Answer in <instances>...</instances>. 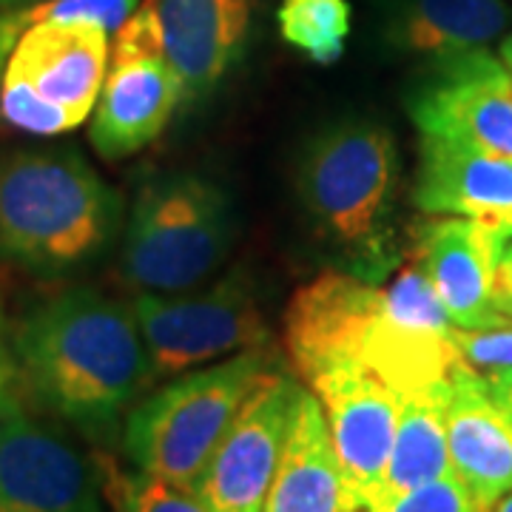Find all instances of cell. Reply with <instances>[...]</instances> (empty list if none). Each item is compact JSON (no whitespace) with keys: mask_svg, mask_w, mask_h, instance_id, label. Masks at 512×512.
I'll return each instance as SVG.
<instances>
[{"mask_svg":"<svg viewBox=\"0 0 512 512\" xmlns=\"http://www.w3.org/2000/svg\"><path fill=\"white\" fill-rule=\"evenodd\" d=\"M23 390L94 444L123 433L134 399L154 379L137 316L94 288H63L12 328Z\"/></svg>","mask_w":512,"mask_h":512,"instance_id":"1","label":"cell"},{"mask_svg":"<svg viewBox=\"0 0 512 512\" xmlns=\"http://www.w3.org/2000/svg\"><path fill=\"white\" fill-rule=\"evenodd\" d=\"M123 202L72 146L0 151V262L43 279L83 274L109 254Z\"/></svg>","mask_w":512,"mask_h":512,"instance_id":"2","label":"cell"},{"mask_svg":"<svg viewBox=\"0 0 512 512\" xmlns=\"http://www.w3.org/2000/svg\"><path fill=\"white\" fill-rule=\"evenodd\" d=\"M399 148L373 120H339L302 151L296 191L316 234L348 262L350 274L384 282L396 262L393 211Z\"/></svg>","mask_w":512,"mask_h":512,"instance_id":"3","label":"cell"},{"mask_svg":"<svg viewBox=\"0 0 512 512\" xmlns=\"http://www.w3.org/2000/svg\"><path fill=\"white\" fill-rule=\"evenodd\" d=\"M274 367L265 348L245 350L188 370L134 404L120 433L131 467L194 493L239 410Z\"/></svg>","mask_w":512,"mask_h":512,"instance_id":"4","label":"cell"},{"mask_svg":"<svg viewBox=\"0 0 512 512\" xmlns=\"http://www.w3.org/2000/svg\"><path fill=\"white\" fill-rule=\"evenodd\" d=\"M234 242L228 194L202 174L157 177L137 194L123 276L143 293H185L222 265Z\"/></svg>","mask_w":512,"mask_h":512,"instance_id":"5","label":"cell"},{"mask_svg":"<svg viewBox=\"0 0 512 512\" xmlns=\"http://www.w3.org/2000/svg\"><path fill=\"white\" fill-rule=\"evenodd\" d=\"M111 32L94 20H40L18 37L0 77V123L57 137L83 126L103 92Z\"/></svg>","mask_w":512,"mask_h":512,"instance_id":"6","label":"cell"},{"mask_svg":"<svg viewBox=\"0 0 512 512\" xmlns=\"http://www.w3.org/2000/svg\"><path fill=\"white\" fill-rule=\"evenodd\" d=\"M134 316L157 379L265 348L271 339L254 288L242 274L200 293H140Z\"/></svg>","mask_w":512,"mask_h":512,"instance_id":"7","label":"cell"},{"mask_svg":"<svg viewBox=\"0 0 512 512\" xmlns=\"http://www.w3.org/2000/svg\"><path fill=\"white\" fill-rule=\"evenodd\" d=\"M185 103L183 80L165 60L157 26L140 3L111 43L89 140L103 160H123L154 143Z\"/></svg>","mask_w":512,"mask_h":512,"instance_id":"8","label":"cell"},{"mask_svg":"<svg viewBox=\"0 0 512 512\" xmlns=\"http://www.w3.org/2000/svg\"><path fill=\"white\" fill-rule=\"evenodd\" d=\"M407 111L421 137L512 163V77L490 49L427 63Z\"/></svg>","mask_w":512,"mask_h":512,"instance_id":"9","label":"cell"},{"mask_svg":"<svg viewBox=\"0 0 512 512\" xmlns=\"http://www.w3.org/2000/svg\"><path fill=\"white\" fill-rule=\"evenodd\" d=\"M305 387L274 367L239 410L194 493L208 512H262L299 416Z\"/></svg>","mask_w":512,"mask_h":512,"instance_id":"10","label":"cell"},{"mask_svg":"<svg viewBox=\"0 0 512 512\" xmlns=\"http://www.w3.org/2000/svg\"><path fill=\"white\" fill-rule=\"evenodd\" d=\"M382 293V311L367 330L359 365L402 399L450 382L458 365L456 325L424 271L419 265L402 268Z\"/></svg>","mask_w":512,"mask_h":512,"instance_id":"11","label":"cell"},{"mask_svg":"<svg viewBox=\"0 0 512 512\" xmlns=\"http://www.w3.org/2000/svg\"><path fill=\"white\" fill-rule=\"evenodd\" d=\"M0 512H103L94 461L57 424L0 421Z\"/></svg>","mask_w":512,"mask_h":512,"instance_id":"12","label":"cell"},{"mask_svg":"<svg viewBox=\"0 0 512 512\" xmlns=\"http://www.w3.org/2000/svg\"><path fill=\"white\" fill-rule=\"evenodd\" d=\"M447 453L478 512L512 493V399L461 362L447 393Z\"/></svg>","mask_w":512,"mask_h":512,"instance_id":"13","label":"cell"},{"mask_svg":"<svg viewBox=\"0 0 512 512\" xmlns=\"http://www.w3.org/2000/svg\"><path fill=\"white\" fill-rule=\"evenodd\" d=\"M382 299L376 282L339 271L316 276L293 293L285 311V345L299 376L308 382L330 365H359V350L382 311Z\"/></svg>","mask_w":512,"mask_h":512,"instance_id":"14","label":"cell"},{"mask_svg":"<svg viewBox=\"0 0 512 512\" xmlns=\"http://www.w3.org/2000/svg\"><path fill=\"white\" fill-rule=\"evenodd\" d=\"M504 239L476 222L436 217L416 231V265L439 293L456 328L484 330L510 325L495 308V271Z\"/></svg>","mask_w":512,"mask_h":512,"instance_id":"15","label":"cell"},{"mask_svg":"<svg viewBox=\"0 0 512 512\" xmlns=\"http://www.w3.org/2000/svg\"><path fill=\"white\" fill-rule=\"evenodd\" d=\"M185 100L211 94L245 49L251 0H143Z\"/></svg>","mask_w":512,"mask_h":512,"instance_id":"16","label":"cell"},{"mask_svg":"<svg viewBox=\"0 0 512 512\" xmlns=\"http://www.w3.org/2000/svg\"><path fill=\"white\" fill-rule=\"evenodd\" d=\"M413 202L430 217H458L512 237V163L473 148L421 137Z\"/></svg>","mask_w":512,"mask_h":512,"instance_id":"17","label":"cell"},{"mask_svg":"<svg viewBox=\"0 0 512 512\" xmlns=\"http://www.w3.org/2000/svg\"><path fill=\"white\" fill-rule=\"evenodd\" d=\"M507 23V0H382L384 40L427 63L487 49Z\"/></svg>","mask_w":512,"mask_h":512,"instance_id":"18","label":"cell"},{"mask_svg":"<svg viewBox=\"0 0 512 512\" xmlns=\"http://www.w3.org/2000/svg\"><path fill=\"white\" fill-rule=\"evenodd\" d=\"M342 476L322 404L305 390L291 439L262 512H339Z\"/></svg>","mask_w":512,"mask_h":512,"instance_id":"19","label":"cell"},{"mask_svg":"<svg viewBox=\"0 0 512 512\" xmlns=\"http://www.w3.org/2000/svg\"><path fill=\"white\" fill-rule=\"evenodd\" d=\"M447 393L450 382L410 393L402 399L393 453L384 473V507L402 495L450 476L447 453Z\"/></svg>","mask_w":512,"mask_h":512,"instance_id":"20","label":"cell"},{"mask_svg":"<svg viewBox=\"0 0 512 512\" xmlns=\"http://www.w3.org/2000/svg\"><path fill=\"white\" fill-rule=\"evenodd\" d=\"M279 32L313 63H336L350 35L348 0H282Z\"/></svg>","mask_w":512,"mask_h":512,"instance_id":"21","label":"cell"},{"mask_svg":"<svg viewBox=\"0 0 512 512\" xmlns=\"http://www.w3.org/2000/svg\"><path fill=\"white\" fill-rule=\"evenodd\" d=\"M458 362L512 399V325L504 328H453Z\"/></svg>","mask_w":512,"mask_h":512,"instance_id":"22","label":"cell"},{"mask_svg":"<svg viewBox=\"0 0 512 512\" xmlns=\"http://www.w3.org/2000/svg\"><path fill=\"white\" fill-rule=\"evenodd\" d=\"M117 512H208L202 498L163 478L146 476L140 470L123 473L114 481Z\"/></svg>","mask_w":512,"mask_h":512,"instance_id":"23","label":"cell"},{"mask_svg":"<svg viewBox=\"0 0 512 512\" xmlns=\"http://www.w3.org/2000/svg\"><path fill=\"white\" fill-rule=\"evenodd\" d=\"M387 512H478L473 498L467 490L458 484V478L450 476L439 478L427 487H419L413 493L402 495L390 504Z\"/></svg>","mask_w":512,"mask_h":512,"instance_id":"24","label":"cell"},{"mask_svg":"<svg viewBox=\"0 0 512 512\" xmlns=\"http://www.w3.org/2000/svg\"><path fill=\"white\" fill-rule=\"evenodd\" d=\"M20 390H23V379H20L15 350H12V330L6 328V316L0 308V421L23 413Z\"/></svg>","mask_w":512,"mask_h":512,"instance_id":"25","label":"cell"},{"mask_svg":"<svg viewBox=\"0 0 512 512\" xmlns=\"http://www.w3.org/2000/svg\"><path fill=\"white\" fill-rule=\"evenodd\" d=\"M495 308L512 325V237L504 242L495 271Z\"/></svg>","mask_w":512,"mask_h":512,"instance_id":"26","label":"cell"},{"mask_svg":"<svg viewBox=\"0 0 512 512\" xmlns=\"http://www.w3.org/2000/svg\"><path fill=\"white\" fill-rule=\"evenodd\" d=\"M501 63H504V69H507L512 77V32L504 37V43H501Z\"/></svg>","mask_w":512,"mask_h":512,"instance_id":"27","label":"cell"},{"mask_svg":"<svg viewBox=\"0 0 512 512\" xmlns=\"http://www.w3.org/2000/svg\"><path fill=\"white\" fill-rule=\"evenodd\" d=\"M490 512H512V493L504 495V498H501V501H498V504H495Z\"/></svg>","mask_w":512,"mask_h":512,"instance_id":"28","label":"cell"},{"mask_svg":"<svg viewBox=\"0 0 512 512\" xmlns=\"http://www.w3.org/2000/svg\"><path fill=\"white\" fill-rule=\"evenodd\" d=\"M0 3H6V6H12V3H29V0H0Z\"/></svg>","mask_w":512,"mask_h":512,"instance_id":"29","label":"cell"}]
</instances>
